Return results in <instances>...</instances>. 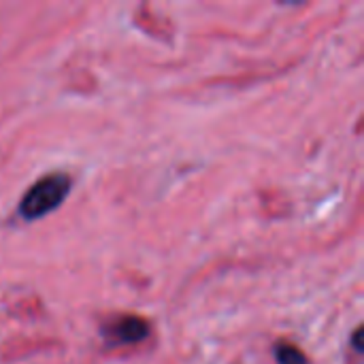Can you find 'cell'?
<instances>
[{"label": "cell", "mask_w": 364, "mask_h": 364, "mask_svg": "<svg viewBox=\"0 0 364 364\" xmlns=\"http://www.w3.org/2000/svg\"><path fill=\"white\" fill-rule=\"evenodd\" d=\"M273 354H275V360L277 364H309L307 356L292 343H286V341H279L275 348H273Z\"/></svg>", "instance_id": "3"}, {"label": "cell", "mask_w": 364, "mask_h": 364, "mask_svg": "<svg viewBox=\"0 0 364 364\" xmlns=\"http://www.w3.org/2000/svg\"><path fill=\"white\" fill-rule=\"evenodd\" d=\"M151 328L145 318L139 316H117L102 326V337L109 346H139L149 337Z\"/></svg>", "instance_id": "2"}, {"label": "cell", "mask_w": 364, "mask_h": 364, "mask_svg": "<svg viewBox=\"0 0 364 364\" xmlns=\"http://www.w3.org/2000/svg\"><path fill=\"white\" fill-rule=\"evenodd\" d=\"M73 179L62 171H53L30 186L19 200V215L28 222L38 220L55 211L70 194Z\"/></svg>", "instance_id": "1"}]
</instances>
